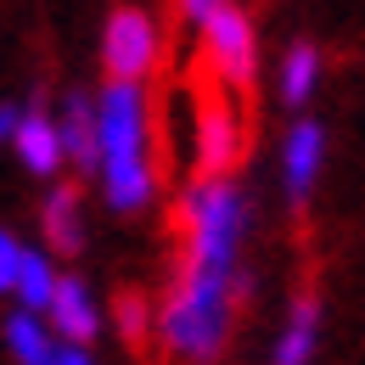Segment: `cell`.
Here are the masks:
<instances>
[{"label":"cell","mask_w":365,"mask_h":365,"mask_svg":"<svg viewBox=\"0 0 365 365\" xmlns=\"http://www.w3.org/2000/svg\"><path fill=\"white\" fill-rule=\"evenodd\" d=\"M96 107V175H101V197L118 214H140L158 191V169H152V107L146 91L130 79H113Z\"/></svg>","instance_id":"cell-1"},{"label":"cell","mask_w":365,"mask_h":365,"mask_svg":"<svg viewBox=\"0 0 365 365\" xmlns=\"http://www.w3.org/2000/svg\"><path fill=\"white\" fill-rule=\"evenodd\" d=\"M236 287L242 275L236 270H185L180 264V281L158 315V337L175 360H214L225 349V331H230V309H236Z\"/></svg>","instance_id":"cell-2"},{"label":"cell","mask_w":365,"mask_h":365,"mask_svg":"<svg viewBox=\"0 0 365 365\" xmlns=\"http://www.w3.org/2000/svg\"><path fill=\"white\" fill-rule=\"evenodd\" d=\"M253 225L247 191L230 175H197L180 197V230H185V270H236L242 236Z\"/></svg>","instance_id":"cell-3"},{"label":"cell","mask_w":365,"mask_h":365,"mask_svg":"<svg viewBox=\"0 0 365 365\" xmlns=\"http://www.w3.org/2000/svg\"><path fill=\"white\" fill-rule=\"evenodd\" d=\"M197 29H202V56L220 73V85L225 91H253V79H259V29H253V17L236 0H225Z\"/></svg>","instance_id":"cell-4"},{"label":"cell","mask_w":365,"mask_h":365,"mask_svg":"<svg viewBox=\"0 0 365 365\" xmlns=\"http://www.w3.org/2000/svg\"><path fill=\"white\" fill-rule=\"evenodd\" d=\"M158 56H163V34H158L152 11L118 6V11L107 17V29H101V68H107L113 79L140 85V79L158 68Z\"/></svg>","instance_id":"cell-5"},{"label":"cell","mask_w":365,"mask_h":365,"mask_svg":"<svg viewBox=\"0 0 365 365\" xmlns=\"http://www.w3.org/2000/svg\"><path fill=\"white\" fill-rule=\"evenodd\" d=\"M191 146H197V169L202 175H230L242 158V118L230 91H202L197 96V118H191Z\"/></svg>","instance_id":"cell-6"},{"label":"cell","mask_w":365,"mask_h":365,"mask_svg":"<svg viewBox=\"0 0 365 365\" xmlns=\"http://www.w3.org/2000/svg\"><path fill=\"white\" fill-rule=\"evenodd\" d=\"M320 169H326V124L298 118V124L287 130V140H281V185H287V202H292V208L309 202Z\"/></svg>","instance_id":"cell-7"},{"label":"cell","mask_w":365,"mask_h":365,"mask_svg":"<svg viewBox=\"0 0 365 365\" xmlns=\"http://www.w3.org/2000/svg\"><path fill=\"white\" fill-rule=\"evenodd\" d=\"M46 315H51V326H56L62 343H96V337H101V309H96L91 287L73 281V275H56Z\"/></svg>","instance_id":"cell-8"},{"label":"cell","mask_w":365,"mask_h":365,"mask_svg":"<svg viewBox=\"0 0 365 365\" xmlns=\"http://www.w3.org/2000/svg\"><path fill=\"white\" fill-rule=\"evenodd\" d=\"M11 146H17V158H23V169H29V175H56V169H62L56 118H46L40 107H29V113L17 118V130H11Z\"/></svg>","instance_id":"cell-9"},{"label":"cell","mask_w":365,"mask_h":365,"mask_svg":"<svg viewBox=\"0 0 365 365\" xmlns=\"http://www.w3.org/2000/svg\"><path fill=\"white\" fill-rule=\"evenodd\" d=\"M320 343V298L315 292H298L292 309H287V326H281V343H275L270 365H309Z\"/></svg>","instance_id":"cell-10"},{"label":"cell","mask_w":365,"mask_h":365,"mask_svg":"<svg viewBox=\"0 0 365 365\" xmlns=\"http://www.w3.org/2000/svg\"><path fill=\"white\" fill-rule=\"evenodd\" d=\"M56 140H62V163H73L79 175H96V107H91V96H68V107L56 118Z\"/></svg>","instance_id":"cell-11"},{"label":"cell","mask_w":365,"mask_h":365,"mask_svg":"<svg viewBox=\"0 0 365 365\" xmlns=\"http://www.w3.org/2000/svg\"><path fill=\"white\" fill-rule=\"evenodd\" d=\"M46 242L56 253H79L85 247V208H79V185H56L46 197Z\"/></svg>","instance_id":"cell-12"},{"label":"cell","mask_w":365,"mask_h":365,"mask_svg":"<svg viewBox=\"0 0 365 365\" xmlns=\"http://www.w3.org/2000/svg\"><path fill=\"white\" fill-rule=\"evenodd\" d=\"M320 85V51L315 46H298L281 56V79H275V91H281V107H304Z\"/></svg>","instance_id":"cell-13"},{"label":"cell","mask_w":365,"mask_h":365,"mask_svg":"<svg viewBox=\"0 0 365 365\" xmlns=\"http://www.w3.org/2000/svg\"><path fill=\"white\" fill-rule=\"evenodd\" d=\"M51 287H56V270H51V259H46V253H34V247H23V253H17V281H11L17 304H23V309H34V315H46Z\"/></svg>","instance_id":"cell-14"},{"label":"cell","mask_w":365,"mask_h":365,"mask_svg":"<svg viewBox=\"0 0 365 365\" xmlns=\"http://www.w3.org/2000/svg\"><path fill=\"white\" fill-rule=\"evenodd\" d=\"M6 349H11L17 365H46L56 343H51V326H40L34 309H17V315L6 320Z\"/></svg>","instance_id":"cell-15"},{"label":"cell","mask_w":365,"mask_h":365,"mask_svg":"<svg viewBox=\"0 0 365 365\" xmlns=\"http://www.w3.org/2000/svg\"><path fill=\"white\" fill-rule=\"evenodd\" d=\"M118 331H124L130 343H146L152 315H146V298H140V292H124V298H118Z\"/></svg>","instance_id":"cell-16"},{"label":"cell","mask_w":365,"mask_h":365,"mask_svg":"<svg viewBox=\"0 0 365 365\" xmlns=\"http://www.w3.org/2000/svg\"><path fill=\"white\" fill-rule=\"evenodd\" d=\"M17 236L11 230H0V292H11V281H17Z\"/></svg>","instance_id":"cell-17"},{"label":"cell","mask_w":365,"mask_h":365,"mask_svg":"<svg viewBox=\"0 0 365 365\" xmlns=\"http://www.w3.org/2000/svg\"><path fill=\"white\" fill-rule=\"evenodd\" d=\"M214 6H225V0H175V11H180V23H185V29H197V23H202V17L214 11Z\"/></svg>","instance_id":"cell-18"},{"label":"cell","mask_w":365,"mask_h":365,"mask_svg":"<svg viewBox=\"0 0 365 365\" xmlns=\"http://www.w3.org/2000/svg\"><path fill=\"white\" fill-rule=\"evenodd\" d=\"M46 365H96V360L85 354V343H56Z\"/></svg>","instance_id":"cell-19"},{"label":"cell","mask_w":365,"mask_h":365,"mask_svg":"<svg viewBox=\"0 0 365 365\" xmlns=\"http://www.w3.org/2000/svg\"><path fill=\"white\" fill-rule=\"evenodd\" d=\"M17 118H23V107H11V101H0V140H11V130H17Z\"/></svg>","instance_id":"cell-20"}]
</instances>
